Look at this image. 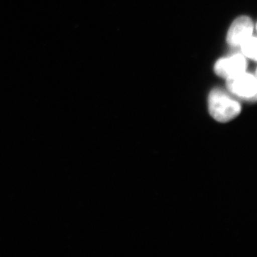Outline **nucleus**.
<instances>
[{"instance_id":"f03ea898","label":"nucleus","mask_w":257,"mask_h":257,"mask_svg":"<svg viewBox=\"0 0 257 257\" xmlns=\"http://www.w3.org/2000/svg\"><path fill=\"white\" fill-rule=\"evenodd\" d=\"M230 92L241 99H256L257 84L256 77L244 72L226 79Z\"/></svg>"},{"instance_id":"f257e3e1","label":"nucleus","mask_w":257,"mask_h":257,"mask_svg":"<svg viewBox=\"0 0 257 257\" xmlns=\"http://www.w3.org/2000/svg\"><path fill=\"white\" fill-rule=\"evenodd\" d=\"M211 116L221 123L229 122L239 116L241 106L239 101L220 89L211 91L208 99Z\"/></svg>"},{"instance_id":"20e7f679","label":"nucleus","mask_w":257,"mask_h":257,"mask_svg":"<svg viewBox=\"0 0 257 257\" xmlns=\"http://www.w3.org/2000/svg\"><path fill=\"white\" fill-rule=\"evenodd\" d=\"M253 29L254 26L251 18L247 16L239 17L230 27L226 40L231 46L240 47L243 42L253 36Z\"/></svg>"},{"instance_id":"7ed1b4c3","label":"nucleus","mask_w":257,"mask_h":257,"mask_svg":"<svg viewBox=\"0 0 257 257\" xmlns=\"http://www.w3.org/2000/svg\"><path fill=\"white\" fill-rule=\"evenodd\" d=\"M247 65L244 55L235 54L218 60L214 66V71L219 77L227 79L246 72Z\"/></svg>"},{"instance_id":"39448f33","label":"nucleus","mask_w":257,"mask_h":257,"mask_svg":"<svg viewBox=\"0 0 257 257\" xmlns=\"http://www.w3.org/2000/svg\"><path fill=\"white\" fill-rule=\"evenodd\" d=\"M243 55L251 60H256V38L251 36L243 42L241 45Z\"/></svg>"}]
</instances>
